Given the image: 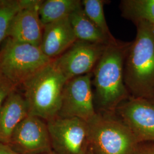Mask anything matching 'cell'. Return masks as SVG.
Returning <instances> with one entry per match:
<instances>
[{
  "label": "cell",
  "instance_id": "obj_3",
  "mask_svg": "<svg viewBox=\"0 0 154 154\" xmlns=\"http://www.w3.org/2000/svg\"><path fill=\"white\" fill-rule=\"evenodd\" d=\"M66 77L54 60L23 83L29 115L45 121L58 116Z\"/></svg>",
  "mask_w": 154,
  "mask_h": 154
},
{
  "label": "cell",
  "instance_id": "obj_23",
  "mask_svg": "<svg viewBox=\"0 0 154 154\" xmlns=\"http://www.w3.org/2000/svg\"><path fill=\"white\" fill-rule=\"evenodd\" d=\"M56 154L55 152L53 151H51V152H48V153H45V154Z\"/></svg>",
  "mask_w": 154,
  "mask_h": 154
},
{
  "label": "cell",
  "instance_id": "obj_12",
  "mask_svg": "<svg viewBox=\"0 0 154 154\" xmlns=\"http://www.w3.org/2000/svg\"><path fill=\"white\" fill-rule=\"evenodd\" d=\"M77 40L69 17L45 25L39 48L45 55L54 60Z\"/></svg>",
  "mask_w": 154,
  "mask_h": 154
},
{
  "label": "cell",
  "instance_id": "obj_18",
  "mask_svg": "<svg viewBox=\"0 0 154 154\" xmlns=\"http://www.w3.org/2000/svg\"><path fill=\"white\" fill-rule=\"evenodd\" d=\"M105 0H83L82 5L83 11L88 18L99 29L111 42L116 39L112 35L106 20L103 7L107 2Z\"/></svg>",
  "mask_w": 154,
  "mask_h": 154
},
{
  "label": "cell",
  "instance_id": "obj_16",
  "mask_svg": "<svg viewBox=\"0 0 154 154\" xmlns=\"http://www.w3.org/2000/svg\"><path fill=\"white\" fill-rule=\"evenodd\" d=\"M119 7L122 16L135 25L141 22L154 25V0H122Z\"/></svg>",
  "mask_w": 154,
  "mask_h": 154
},
{
  "label": "cell",
  "instance_id": "obj_10",
  "mask_svg": "<svg viewBox=\"0 0 154 154\" xmlns=\"http://www.w3.org/2000/svg\"><path fill=\"white\" fill-rule=\"evenodd\" d=\"M116 111L138 143H154V103L151 100L130 97Z\"/></svg>",
  "mask_w": 154,
  "mask_h": 154
},
{
  "label": "cell",
  "instance_id": "obj_4",
  "mask_svg": "<svg viewBox=\"0 0 154 154\" xmlns=\"http://www.w3.org/2000/svg\"><path fill=\"white\" fill-rule=\"evenodd\" d=\"M87 123L94 154H132L139 144L130 128L111 114L97 112Z\"/></svg>",
  "mask_w": 154,
  "mask_h": 154
},
{
  "label": "cell",
  "instance_id": "obj_9",
  "mask_svg": "<svg viewBox=\"0 0 154 154\" xmlns=\"http://www.w3.org/2000/svg\"><path fill=\"white\" fill-rule=\"evenodd\" d=\"M107 45L77 39L66 51L54 61L68 81L93 72Z\"/></svg>",
  "mask_w": 154,
  "mask_h": 154
},
{
  "label": "cell",
  "instance_id": "obj_8",
  "mask_svg": "<svg viewBox=\"0 0 154 154\" xmlns=\"http://www.w3.org/2000/svg\"><path fill=\"white\" fill-rule=\"evenodd\" d=\"M7 146L17 154H43L52 151L46 122L28 115L14 129Z\"/></svg>",
  "mask_w": 154,
  "mask_h": 154
},
{
  "label": "cell",
  "instance_id": "obj_13",
  "mask_svg": "<svg viewBox=\"0 0 154 154\" xmlns=\"http://www.w3.org/2000/svg\"><path fill=\"white\" fill-rule=\"evenodd\" d=\"M28 115L24 97L13 91L0 109V143L8 145L14 129Z\"/></svg>",
  "mask_w": 154,
  "mask_h": 154
},
{
  "label": "cell",
  "instance_id": "obj_25",
  "mask_svg": "<svg viewBox=\"0 0 154 154\" xmlns=\"http://www.w3.org/2000/svg\"><path fill=\"white\" fill-rule=\"evenodd\" d=\"M86 154V153H84V154Z\"/></svg>",
  "mask_w": 154,
  "mask_h": 154
},
{
  "label": "cell",
  "instance_id": "obj_11",
  "mask_svg": "<svg viewBox=\"0 0 154 154\" xmlns=\"http://www.w3.org/2000/svg\"><path fill=\"white\" fill-rule=\"evenodd\" d=\"M42 2L34 0L30 5L22 9L17 14L9 29V38L40 46L44 28L39 14Z\"/></svg>",
  "mask_w": 154,
  "mask_h": 154
},
{
  "label": "cell",
  "instance_id": "obj_17",
  "mask_svg": "<svg viewBox=\"0 0 154 154\" xmlns=\"http://www.w3.org/2000/svg\"><path fill=\"white\" fill-rule=\"evenodd\" d=\"M34 0H0V45L8 37L9 29L17 14L30 5Z\"/></svg>",
  "mask_w": 154,
  "mask_h": 154
},
{
  "label": "cell",
  "instance_id": "obj_1",
  "mask_svg": "<svg viewBox=\"0 0 154 154\" xmlns=\"http://www.w3.org/2000/svg\"><path fill=\"white\" fill-rule=\"evenodd\" d=\"M130 42L116 40L107 45L93 71L94 103L111 114L130 95L124 79V66Z\"/></svg>",
  "mask_w": 154,
  "mask_h": 154
},
{
  "label": "cell",
  "instance_id": "obj_2",
  "mask_svg": "<svg viewBox=\"0 0 154 154\" xmlns=\"http://www.w3.org/2000/svg\"><path fill=\"white\" fill-rule=\"evenodd\" d=\"M130 42L124 66V79L130 97L154 98V25L141 22Z\"/></svg>",
  "mask_w": 154,
  "mask_h": 154
},
{
  "label": "cell",
  "instance_id": "obj_5",
  "mask_svg": "<svg viewBox=\"0 0 154 154\" xmlns=\"http://www.w3.org/2000/svg\"><path fill=\"white\" fill-rule=\"evenodd\" d=\"M53 60L39 47L8 37L0 50V72L16 85L23 84Z\"/></svg>",
  "mask_w": 154,
  "mask_h": 154
},
{
  "label": "cell",
  "instance_id": "obj_22",
  "mask_svg": "<svg viewBox=\"0 0 154 154\" xmlns=\"http://www.w3.org/2000/svg\"><path fill=\"white\" fill-rule=\"evenodd\" d=\"M86 154H94L93 152L90 149H88V151H87V152H86Z\"/></svg>",
  "mask_w": 154,
  "mask_h": 154
},
{
  "label": "cell",
  "instance_id": "obj_6",
  "mask_svg": "<svg viewBox=\"0 0 154 154\" xmlns=\"http://www.w3.org/2000/svg\"><path fill=\"white\" fill-rule=\"evenodd\" d=\"M53 151L56 154H82L88 148L87 122L59 116L46 122Z\"/></svg>",
  "mask_w": 154,
  "mask_h": 154
},
{
  "label": "cell",
  "instance_id": "obj_21",
  "mask_svg": "<svg viewBox=\"0 0 154 154\" xmlns=\"http://www.w3.org/2000/svg\"><path fill=\"white\" fill-rule=\"evenodd\" d=\"M0 154H17L7 145L0 143Z\"/></svg>",
  "mask_w": 154,
  "mask_h": 154
},
{
  "label": "cell",
  "instance_id": "obj_24",
  "mask_svg": "<svg viewBox=\"0 0 154 154\" xmlns=\"http://www.w3.org/2000/svg\"><path fill=\"white\" fill-rule=\"evenodd\" d=\"M151 101H152V102H153V103H154V99H152V100H151Z\"/></svg>",
  "mask_w": 154,
  "mask_h": 154
},
{
  "label": "cell",
  "instance_id": "obj_20",
  "mask_svg": "<svg viewBox=\"0 0 154 154\" xmlns=\"http://www.w3.org/2000/svg\"><path fill=\"white\" fill-rule=\"evenodd\" d=\"M132 154H154V144L139 143Z\"/></svg>",
  "mask_w": 154,
  "mask_h": 154
},
{
  "label": "cell",
  "instance_id": "obj_7",
  "mask_svg": "<svg viewBox=\"0 0 154 154\" xmlns=\"http://www.w3.org/2000/svg\"><path fill=\"white\" fill-rule=\"evenodd\" d=\"M93 74L75 77L66 82L58 116L89 121L96 115L92 85Z\"/></svg>",
  "mask_w": 154,
  "mask_h": 154
},
{
  "label": "cell",
  "instance_id": "obj_15",
  "mask_svg": "<svg viewBox=\"0 0 154 154\" xmlns=\"http://www.w3.org/2000/svg\"><path fill=\"white\" fill-rule=\"evenodd\" d=\"M80 0H46L42 1L39 9L41 21L44 26L69 17L81 8Z\"/></svg>",
  "mask_w": 154,
  "mask_h": 154
},
{
  "label": "cell",
  "instance_id": "obj_19",
  "mask_svg": "<svg viewBox=\"0 0 154 154\" xmlns=\"http://www.w3.org/2000/svg\"><path fill=\"white\" fill-rule=\"evenodd\" d=\"M16 86L0 72V109L8 96L15 90Z\"/></svg>",
  "mask_w": 154,
  "mask_h": 154
},
{
  "label": "cell",
  "instance_id": "obj_14",
  "mask_svg": "<svg viewBox=\"0 0 154 154\" xmlns=\"http://www.w3.org/2000/svg\"><path fill=\"white\" fill-rule=\"evenodd\" d=\"M69 20L77 39L95 44H109L112 42L88 18L82 6L72 13Z\"/></svg>",
  "mask_w": 154,
  "mask_h": 154
}]
</instances>
